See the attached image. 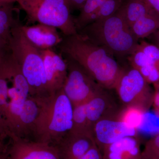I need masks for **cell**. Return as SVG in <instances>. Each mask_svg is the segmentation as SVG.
Wrapping results in <instances>:
<instances>
[{
    "instance_id": "1",
    "label": "cell",
    "mask_w": 159,
    "mask_h": 159,
    "mask_svg": "<svg viewBox=\"0 0 159 159\" xmlns=\"http://www.w3.org/2000/svg\"><path fill=\"white\" fill-rule=\"evenodd\" d=\"M58 47L61 54L78 63L103 88L115 89L123 67L109 51L78 33L64 35Z\"/></svg>"
},
{
    "instance_id": "2",
    "label": "cell",
    "mask_w": 159,
    "mask_h": 159,
    "mask_svg": "<svg viewBox=\"0 0 159 159\" xmlns=\"http://www.w3.org/2000/svg\"><path fill=\"white\" fill-rule=\"evenodd\" d=\"M34 98L39 111L32 133L34 141L54 145L72 129L74 106L63 89Z\"/></svg>"
},
{
    "instance_id": "3",
    "label": "cell",
    "mask_w": 159,
    "mask_h": 159,
    "mask_svg": "<svg viewBox=\"0 0 159 159\" xmlns=\"http://www.w3.org/2000/svg\"><path fill=\"white\" fill-rule=\"evenodd\" d=\"M77 33L119 58L128 57L139 43L118 10L109 17L89 24Z\"/></svg>"
},
{
    "instance_id": "4",
    "label": "cell",
    "mask_w": 159,
    "mask_h": 159,
    "mask_svg": "<svg viewBox=\"0 0 159 159\" xmlns=\"http://www.w3.org/2000/svg\"><path fill=\"white\" fill-rule=\"evenodd\" d=\"M20 20L11 29L9 46L11 54L20 66L29 86L30 97L48 96L43 61L39 49L24 35Z\"/></svg>"
},
{
    "instance_id": "5",
    "label": "cell",
    "mask_w": 159,
    "mask_h": 159,
    "mask_svg": "<svg viewBox=\"0 0 159 159\" xmlns=\"http://www.w3.org/2000/svg\"><path fill=\"white\" fill-rule=\"evenodd\" d=\"M7 86L6 108L0 124L10 133L14 132L25 102L30 97L29 86L11 52L0 59Z\"/></svg>"
},
{
    "instance_id": "6",
    "label": "cell",
    "mask_w": 159,
    "mask_h": 159,
    "mask_svg": "<svg viewBox=\"0 0 159 159\" xmlns=\"http://www.w3.org/2000/svg\"><path fill=\"white\" fill-rule=\"evenodd\" d=\"M27 21L55 27L64 36L77 34L74 18L67 0H19Z\"/></svg>"
},
{
    "instance_id": "7",
    "label": "cell",
    "mask_w": 159,
    "mask_h": 159,
    "mask_svg": "<svg viewBox=\"0 0 159 159\" xmlns=\"http://www.w3.org/2000/svg\"><path fill=\"white\" fill-rule=\"evenodd\" d=\"M136 69L130 66L122 68L115 86L118 97L123 105L139 106L148 111L152 106L154 91Z\"/></svg>"
},
{
    "instance_id": "8",
    "label": "cell",
    "mask_w": 159,
    "mask_h": 159,
    "mask_svg": "<svg viewBox=\"0 0 159 159\" xmlns=\"http://www.w3.org/2000/svg\"><path fill=\"white\" fill-rule=\"evenodd\" d=\"M64 56L68 74L63 90L73 106L85 103L103 88L78 63Z\"/></svg>"
},
{
    "instance_id": "9",
    "label": "cell",
    "mask_w": 159,
    "mask_h": 159,
    "mask_svg": "<svg viewBox=\"0 0 159 159\" xmlns=\"http://www.w3.org/2000/svg\"><path fill=\"white\" fill-rule=\"evenodd\" d=\"M138 131L128 126L116 116L99 120L93 128L95 143L102 152L106 146L127 137L138 136Z\"/></svg>"
},
{
    "instance_id": "10",
    "label": "cell",
    "mask_w": 159,
    "mask_h": 159,
    "mask_svg": "<svg viewBox=\"0 0 159 159\" xmlns=\"http://www.w3.org/2000/svg\"><path fill=\"white\" fill-rule=\"evenodd\" d=\"M10 139L7 159H60L53 145L20 138Z\"/></svg>"
},
{
    "instance_id": "11",
    "label": "cell",
    "mask_w": 159,
    "mask_h": 159,
    "mask_svg": "<svg viewBox=\"0 0 159 159\" xmlns=\"http://www.w3.org/2000/svg\"><path fill=\"white\" fill-rule=\"evenodd\" d=\"M107 90L108 89H101L85 103L88 124L93 135L96 122L102 119L116 116L121 109Z\"/></svg>"
},
{
    "instance_id": "12",
    "label": "cell",
    "mask_w": 159,
    "mask_h": 159,
    "mask_svg": "<svg viewBox=\"0 0 159 159\" xmlns=\"http://www.w3.org/2000/svg\"><path fill=\"white\" fill-rule=\"evenodd\" d=\"M45 70L49 94L63 89L67 77V64L61 54L52 49L40 50Z\"/></svg>"
},
{
    "instance_id": "13",
    "label": "cell",
    "mask_w": 159,
    "mask_h": 159,
    "mask_svg": "<svg viewBox=\"0 0 159 159\" xmlns=\"http://www.w3.org/2000/svg\"><path fill=\"white\" fill-rule=\"evenodd\" d=\"M95 145L92 137L69 132L53 146L60 159H79Z\"/></svg>"
},
{
    "instance_id": "14",
    "label": "cell",
    "mask_w": 159,
    "mask_h": 159,
    "mask_svg": "<svg viewBox=\"0 0 159 159\" xmlns=\"http://www.w3.org/2000/svg\"><path fill=\"white\" fill-rule=\"evenodd\" d=\"M21 28L28 40L40 50L52 49L62 40L57 29L52 26L38 24L33 26L21 25Z\"/></svg>"
},
{
    "instance_id": "15",
    "label": "cell",
    "mask_w": 159,
    "mask_h": 159,
    "mask_svg": "<svg viewBox=\"0 0 159 159\" xmlns=\"http://www.w3.org/2000/svg\"><path fill=\"white\" fill-rule=\"evenodd\" d=\"M103 159H141L142 151L137 137H127L106 146Z\"/></svg>"
},
{
    "instance_id": "16",
    "label": "cell",
    "mask_w": 159,
    "mask_h": 159,
    "mask_svg": "<svg viewBox=\"0 0 159 159\" xmlns=\"http://www.w3.org/2000/svg\"><path fill=\"white\" fill-rule=\"evenodd\" d=\"M39 106L36 99L30 97L24 104L20 115L14 135L10 139H25V136L32 135L35 121L38 115Z\"/></svg>"
},
{
    "instance_id": "17",
    "label": "cell",
    "mask_w": 159,
    "mask_h": 159,
    "mask_svg": "<svg viewBox=\"0 0 159 159\" xmlns=\"http://www.w3.org/2000/svg\"><path fill=\"white\" fill-rule=\"evenodd\" d=\"M118 11L130 27L141 18L155 11L144 0H125Z\"/></svg>"
},
{
    "instance_id": "18",
    "label": "cell",
    "mask_w": 159,
    "mask_h": 159,
    "mask_svg": "<svg viewBox=\"0 0 159 159\" xmlns=\"http://www.w3.org/2000/svg\"><path fill=\"white\" fill-rule=\"evenodd\" d=\"M15 3H0V37L9 44L11 29L19 20L15 15L19 12L15 7Z\"/></svg>"
},
{
    "instance_id": "19",
    "label": "cell",
    "mask_w": 159,
    "mask_h": 159,
    "mask_svg": "<svg viewBox=\"0 0 159 159\" xmlns=\"http://www.w3.org/2000/svg\"><path fill=\"white\" fill-rule=\"evenodd\" d=\"M159 28V14L155 11L143 16L130 27L138 40L148 37Z\"/></svg>"
},
{
    "instance_id": "20",
    "label": "cell",
    "mask_w": 159,
    "mask_h": 159,
    "mask_svg": "<svg viewBox=\"0 0 159 159\" xmlns=\"http://www.w3.org/2000/svg\"><path fill=\"white\" fill-rule=\"evenodd\" d=\"M146 112L147 111L139 106H124L119 111L117 118L129 127L139 131L144 122Z\"/></svg>"
},
{
    "instance_id": "21",
    "label": "cell",
    "mask_w": 159,
    "mask_h": 159,
    "mask_svg": "<svg viewBox=\"0 0 159 159\" xmlns=\"http://www.w3.org/2000/svg\"><path fill=\"white\" fill-rule=\"evenodd\" d=\"M70 132L73 134L89 136L93 138L88 124L85 103L74 107L73 126Z\"/></svg>"
},
{
    "instance_id": "22",
    "label": "cell",
    "mask_w": 159,
    "mask_h": 159,
    "mask_svg": "<svg viewBox=\"0 0 159 159\" xmlns=\"http://www.w3.org/2000/svg\"><path fill=\"white\" fill-rule=\"evenodd\" d=\"M107 0H86L77 17L74 18V23L79 31L86 26L91 16Z\"/></svg>"
},
{
    "instance_id": "23",
    "label": "cell",
    "mask_w": 159,
    "mask_h": 159,
    "mask_svg": "<svg viewBox=\"0 0 159 159\" xmlns=\"http://www.w3.org/2000/svg\"><path fill=\"white\" fill-rule=\"evenodd\" d=\"M122 0H107L91 16L86 25L113 15L118 11L122 6Z\"/></svg>"
},
{
    "instance_id": "24",
    "label": "cell",
    "mask_w": 159,
    "mask_h": 159,
    "mask_svg": "<svg viewBox=\"0 0 159 159\" xmlns=\"http://www.w3.org/2000/svg\"><path fill=\"white\" fill-rule=\"evenodd\" d=\"M141 159H159V133L146 142Z\"/></svg>"
},
{
    "instance_id": "25",
    "label": "cell",
    "mask_w": 159,
    "mask_h": 159,
    "mask_svg": "<svg viewBox=\"0 0 159 159\" xmlns=\"http://www.w3.org/2000/svg\"><path fill=\"white\" fill-rule=\"evenodd\" d=\"M138 48L155 64L159 66V48L153 44L142 40Z\"/></svg>"
},
{
    "instance_id": "26",
    "label": "cell",
    "mask_w": 159,
    "mask_h": 159,
    "mask_svg": "<svg viewBox=\"0 0 159 159\" xmlns=\"http://www.w3.org/2000/svg\"><path fill=\"white\" fill-rule=\"evenodd\" d=\"M79 159H103V158L101 151L99 150L97 145H95Z\"/></svg>"
},
{
    "instance_id": "27",
    "label": "cell",
    "mask_w": 159,
    "mask_h": 159,
    "mask_svg": "<svg viewBox=\"0 0 159 159\" xmlns=\"http://www.w3.org/2000/svg\"><path fill=\"white\" fill-rule=\"evenodd\" d=\"M71 11L80 10L86 0H67Z\"/></svg>"
},
{
    "instance_id": "28",
    "label": "cell",
    "mask_w": 159,
    "mask_h": 159,
    "mask_svg": "<svg viewBox=\"0 0 159 159\" xmlns=\"http://www.w3.org/2000/svg\"><path fill=\"white\" fill-rule=\"evenodd\" d=\"M10 52L9 44L0 37V59L5 57Z\"/></svg>"
},
{
    "instance_id": "29",
    "label": "cell",
    "mask_w": 159,
    "mask_h": 159,
    "mask_svg": "<svg viewBox=\"0 0 159 159\" xmlns=\"http://www.w3.org/2000/svg\"><path fill=\"white\" fill-rule=\"evenodd\" d=\"M150 36L152 43L159 48V28Z\"/></svg>"
},
{
    "instance_id": "30",
    "label": "cell",
    "mask_w": 159,
    "mask_h": 159,
    "mask_svg": "<svg viewBox=\"0 0 159 159\" xmlns=\"http://www.w3.org/2000/svg\"><path fill=\"white\" fill-rule=\"evenodd\" d=\"M149 6L159 14V0H144Z\"/></svg>"
},
{
    "instance_id": "31",
    "label": "cell",
    "mask_w": 159,
    "mask_h": 159,
    "mask_svg": "<svg viewBox=\"0 0 159 159\" xmlns=\"http://www.w3.org/2000/svg\"><path fill=\"white\" fill-rule=\"evenodd\" d=\"M8 145H6L0 137V155L6 152L8 148Z\"/></svg>"
},
{
    "instance_id": "32",
    "label": "cell",
    "mask_w": 159,
    "mask_h": 159,
    "mask_svg": "<svg viewBox=\"0 0 159 159\" xmlns=\"http://www.w3.org/2000/svg\"><path fill=\"white\" fill-rule=\"evenodd\" d=\"M19 0H0V3H15L17 2Z\"/></svg>"
},
{
    "instance_id": "33",
    "label": "cell",
    "mask_w": 159,
    "mask_h": 159,
    "mask_svg": "<svg viewBox=\"0 0 159 159\" xmlns=\"http://www.w3.org/2000/svg\"><path fill=\"white\" fill-rule=\"evenodd\" d=\"M7 152H4L2 154L0 155V159H7Z\"/></svg>"
},
{
    "instance_id": "34",
    "label": "cell",
    "mask_w": 159,
    "mask_h": 159,
    "mask_svg": "<svg viewBox=\"0 0 159 159\" xmlns=\"http://www.w3.org/2000/svg\"><path fill=\"white\" fill-rule=\"evenodd\" d=\"M157 85L158 86L159 88V82L157 83H156Z\"/></svg>"
},
{
    "instance_id": "35",
    "label": "cell",
    "mask_w": 159,
    "mask_h": 159,
    "mask_svg": "<svg viewBox=\"0 0 159 159\" xmlns=\"http://www.w3.org/2000/svg\"></svg>"
}]
</instances>
